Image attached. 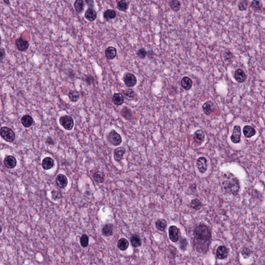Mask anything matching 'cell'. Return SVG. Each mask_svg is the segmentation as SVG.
<instances>
[{
    "instance_id": "6da1fadb",
    "label": "cell",
    "mask_w": 265,
    "mask_h": 265,
    "mask_svg": "<svg viewBox=\"0 0 265 265\" xmlns=\"http://www.w3.org/2000/svg\"><path fill=\"white\" fill-rule=\"evenodd\" d=\"M193 244L198 252L206 253L211 243V232L209 228L205 225H199L193 232Z\"/></svg>"
},
{
    "instance_id": "7a4b0ae2",
    "label": "cell",
    "mask_w": 265,
    "mask_h": 265,
    "mask_svg": "<svg viewBox=\"0 0 265 265\" xmlns=\"http://www.w3.org/2000/svg\"><path fill=\"white\" fill-rule=\"evenodd\" d=\"M223 187L229 194L236 195L240 189V184L238 179L232 173L225 175L222 182Z\"/></svg>"
},
{
    "instance_id": "3957f363",
    "label": "cell",
    "mask_w": 265,
    "mask_h": 265,
    "mask_svg": "<svg viewBox=\"0 0 265 265\" xmlns=\"http://www.w3.org/2000/svg\"><path fill=\"white\" fill-rule=\"evenodd\" d=\"M0 135L5 141L12 143L15 139V134L11 129L7 127H3L0 129Z\"/></svg>"
},
{
    "instance_id": "277c9868",
    "label": "cell",
    "mask_w": 265,
    "mask_h": 265,
    "mask_svg": "<svg viewBox=\"0 0 265 265\" xmlns=\"http://www.w3.org/2000/svg\"><path fill=\"white\" fill-rule=\"evenodd\" d=\"M59 123L61 126L67 130H71L74 126L73 119L69 115H65L61 117L59 119Z\"/></svg>"
},
{
    "instance_id": "5b68a950",
    "label": "cell",
    "mask_w": 265,
    "mask_h": 265,
    "mask_svg": "<svg viewBox=\"0 0 265 265\" xmlns=\"http://www.w3.org/2000/svg\"><path fill=\"white\" fill-rule=\"evenodd\" d=\"M108 140L109 142L114 146H119L122 141L121 135L114 130H112L108 134Z\"/></svg>"
},
{
    "instance_id": "8992f818",
    "label": "cell",
    "mask_w": 265,
    "mask_h": 265,
    "mask_svg": "<svg viewBox=\"0 0 265 265\" xmlns=\"http://www.w3.org/2000/svg\"><path fill=\"white\" fill-rule=\"evenodd\" d=\"M241 135V132L240 126L238 125L234 126L233 134L230 137L231 141L235 144L239 143L240 141Z\"/></svg>"
},
{
    "instance_id": "52a82bcc",
    "label": "cell",
    "mask_w": 265,
    "mask_h": 265,
    "mask_svg": "<svg viewBox=\"0 0 265 265\" xmlns=\"http://www.w3.org/2000/svg\"><path fill=\"white\" fill-rule=\"evenodd\" d=\"M169 237L170 240L173 242L178 241L179 238V230L176 226H171L168 229Z\"/></svg>"
},
{
    "instance_id": "ba28073f",
    "label": "cell",
    "mask_w": 265,
    "mask_h": 265,
    "mask_svg": "<svg viewBox=\"0 0 265 265\" xmlns=\"http://www.w3.org/2000/svg\"><path fill=\"white\" fill-rule=\"evenodd\" d=\"M124 82L126 86L129 87H133L136 84L137 78L133 74L127 73L124 77Z\"/></svg>"
},
{
    "instance_id": "9c48e42d",
    "label": "cell",
    "mask_w": 265,
    "mask_h": 265,
    "mask_svg": "<svg viewBox=\"0 0 265 265\" xmlns=\"http://www.w3.org/2000/svg\"><path fill=\"white\" fill-rule=\"evenodd\" d=\"M196 166L199 172L201 173H205L207 170V160L204 157H200L197 159Z\"/></svg>"
},
{
    "instance_id": "30bf717a",
    "label": "cell",
    "mask_w": 265,
    "mask_h": 265,
    "mask_svg": "<svg viewBox=\"0 0 265 265\" xmlns=\"http://www.w3.org/2000/svg\"><path fill=\"white\" fill-rule=\"evenodd\" d=\"M16 45L19 51H25L29 48V43L27 41L19 37L16 40Z\"/></svg>"
},
{
    "instance_id": "8fae6325",
    "label": "cell",
    "mask_w": 265,
    "mask_h": 265,
    "mask_svg": "<svg viewBox=\"0 0 265 265\" xmlns=\"http://www.w3.org/2000/svg\"><path fill=\"white\" fill-rule=\"evenodd\" d=\"M56 184L61 189H64L68 184V179L63 174H59L56 178Z\"/></svg>"
},
{
    "instance_id": "7c38bea8",
    "label": "cell",
    "mask_w": 265,
    "mask_h": 265,
    "mask_svg": "<svg viewBox=\"0 0 265 265\" xmlns=\"http://www.w3.org/2000/svg\"><path fill=\"white\" fill-rule=\"evenodd\" d=\"M215 106L214 104L211 100L207 101L203 104L202 106V109L203 110V113L206 114L207 116H210L212 114V113L214 111Z\"/></svg>"
},
{
    "instance_id": "4fadbf2b",
    "label": "cell",
    "mask_w": 265,
    "mask_h": 265,
    "mask_svg": "<svg viewBox=\"0 0 265 265\" xmlns=\"http://www.w3.org/2000/svg\"><path fill=\"white\" fill-rule=\"evenodd\" d=\"M126 150L123 147L116 148L113 152V157L116 162H120L122 160L124 154L126 153Z\"/></svg>"
},
{
    "instance_id": "5bb4252c",
    "label": "cell",
    "mask_w": 265,
    "mask_h": 265,
    "mask_svg": "<svg viewBox=\"0 0 265 265\" xmlns=\"http://www.w3.org/2000/svg\"><path fill=\"white\" fill-rule=\"evenodd\" d=\"M205 138V135L204 132L201 130H197L194 132L193 135V139L196 143L200 145L203 143Z\"/></svg>"
},
{
    "instance_id": "9a60e30c",
    "label": "cell",
    "mask_w": 265,
    "mask_h": 265,
    "mask_svg": "<svg viewBox=\"0 0 265 265\" xmlns=\"http://www.w3.org/2000/svg\"><path fill=\"white\" fill-rule=\"evenodd\" d=\"M4 164L6 167L9 169H11L16 167L17 160L14 156H8L4 159Z\"/></svg>"
},
{
    "instance_id": "2e32d148",
    "label": "cell",
    "mask_w": 265,
    "mask_h": 265,
    "mask_svg": "<svg viewBox=\"0 0 265 265\" xmlns=\"http://www.w3.org/2000/svg\"><path fill=\"white\" fill-rule=\"evenodd\" d=\"M235 79L239 83H243L246 79V75L242 69H238L235 72L234 74Z\"/></svg>"
},
{
    "instance_id": "e0dca14e",
    "label": "cell",
    "mask_w": 265,
    "mask_h": 265,
    "mask_svg": "<svg viewBox=\"0 0 265 265\" xmlns=\"http://www.w3.org/2000/svg\"><path fill=\"white\" fill-rule=\"evenodd\" d=\"M216 257L219 259H224L227 257L228 250L225 246H220L218 247L216 253Z\"/></svg>"
},
{
    "instance_id": "ac0fdd59",
    "label": "cell",
    "mask_w": 265,
    "mask_h": 265,
    "mask_svg": "<svg viewBox=\"0 0 265 265\" xmlns=\"http://www.w3.org/2000/svg\"><path fill=\"white\" fill-rule=\"evenodd\" d=\"M41 165L45 170H49L54 166V161L51 157H46L43 159Z\"/></svg>"
},
{
    "instance_id": "d6986e66",
    "label": "cell",
    "mask_w": 265,
    "mask_h": 265,
    "mask_svg": "<svg viewBox=\"0 0 265 265\" xmlns=\"http://www.w3.org/2000/svg\"><path fill=\"white\" fill-rule=\"evenodd\" d=\"M84 17L86 18V19L89 21H93L97 17V14L93 8L89 7L86 11L85 14H84Z\"/></svg>"
},
{
    "instance_id": "ffe728a7",
    "label": "cell",
    "mask_w": 265,
    "mask_h": 265,
    "mask_svg": "<svg viewBox=\"0 0 265 265\" xmlns=\"http://www.w3.org/2000/svg\"><path fill=\"white\" fill-rule=\"evenodd\" d=\"M117 51L115 48L112 46L107 48L105 50V56L108 60H113L116 57Z\"/></svg>"
},
{
    "instance_id": "44dd1931",
    "label": "cell",
    "mask_w": 265,
    "mask_h": 265,
    "mask_svg": "<svg viewBox=\"0 0 265 265\" xmlns=\"http://www.w3.org/2000/svg\"><path fill=\"white\" fill-rule=\"evenodd\" d=\"M193 81L190 78L188 77H184L181 79V86L186 90H189L192 88Z\"/></svg>"
},
{
    "instance_id": "7402d4cb",
    "label": "cell",
    "mask_w": 265,
    "mask_h": 265,
    "mask_svg": "<svg viewBox=\"0 0 265 265\" xmlns=\"http://www.w3.org/2000/svg\"><path fill=\"white\" fill-rule=\"evenodd\" d=\"M243 133L246 138H251L256 134V130L250 126H245L243 128Z\"/></svg>"
},
{
    "instance_id": "603a6c76",
    "label": "cell",
    "mask_w": 265,
    "mask_h": 265,
    "mask_svg": "<svg viewBox=\"0 0 265 265\" xmlns=\"http://www.w3.org/2000/svg\"><path fill=\"white\" fill-rule=\"evenodd\" d=\"M113 100L115 105L120 106L124 103V96L120 93H116L113 95Z\"/></svg>"
},
{
    "instance_id": "cb8c5ba5",
    "label": "cell",
    "mask_w": 265,
    "mask_h": 265,
    "mask_svg": "<svg viewBox=\"0 0 265 265\" xmlns=\"http://www.w3.org/2000/svg\"><path fill=\"white\" fill-rule=\"evenodd\" d=\"M102 233L104 236L106 237L112 236L113 233V224H105L102 229Z\"/></svg>"
},
{
    "instance_id": "d4e9b609",
    "label": "cell",
    "mask_w": 265,
    "mask_h": 265,
    "mask_svg": "<svg viewBox=\"0 0 265 265\" xmlns=\"http://www.w3.org/2000/svg\"><path fill=\"white\" fill-rule=\"evenodd\" d=\"M121 116L126 120H132V119H133V114L131 110L130 109L126 107H124V108L122 109L121 110Z\"/></svg>"
},
{
    "instance_id": "484cf974",
    "label": "cell",
    "mask_w": 265,
    "mask_h": 265,
    "mask_svg": "<svg viewBox=\"0 0 265 265\" xmlns=\"http://www.w3.org/2000/svg\"><path fill=\"white\" fill-rule=\"evenodd\" d=\"M129 242L126 238H121L118 242L117 246L121 251H126L129 246Z\"/></svg>"
},
{
    "instance_id": "4316f807",
    "label": "cell",
    "mask_w": 265,
    "mask_h": 265,
    "mask_svg": "<svg viewBox=\"0 0 265 265\" xmlns=\"http://www.w3.org/2000/svg\"><path fill=\"white\" fill-rule=\"evenodd\" d=\"M130 242L134 247L137 248L141 246L142 244V240L141 238L139 235L137 234H134L132 235L130 238Z\"/></svg>"
},
{
    "instance_id": "83f0119b",
    "label": "cell",
    "mask_w": 265,
    "mask_h": 265,
    "mask_svg": "<svg viewBox=\"0 0 265 265\" xmlns=\"http://www.w3.org/2000/svg\"><path fill=\"white\" fill-rule=\"evenodd\" d=\"M251 7L255 11H260L263 7V3L262 0H252Z\"/></svg>"
},
{
    "instance_id": "f1b7e54d",
    "label": "cell",
    "mask_w": 265,
    "mask_h": 265,
    "mask_svg": "<svg viewBox=\"0 0 265 265\" xmlns=\"http://www.w3.org/2000/svg\"><path fill=\"white\" fill-rule=\"evenodd\" d=\"M68 97L72 102H77L80 98V93L79 91L76 90H71L68 92Z\"/></svg>"
},
{
    "instance_id": "f546056e",
    "label": "cell",
    "mask_w": 265,
    "mask_h": 265,
    "mask_svg": "<svg viewBox=\"0 0 265 265\" xmlns=\"http://www.w3.org/2000/svg\"><path fill=\"white\" fill-rule=\"evenodd\" d=\"M169 5L173 11L178 12L180 10L181 4L179 0H171L169 3Z\"/></svg>"
},
{
    "instance_id": "4dcf8cb0",
    "label": "cell",
    "mask_w": 265,
    "mask_h": 265,
    "mask_svg": "<svg viewBox=\"0 0 265 265\" xmlns=\"http://www.w3.org/2000/svg\"><path fill=\"white\" fill-rule=\"evenodd\" d=\"M22 125L25 127H30L33 123V120L29 115H25L21 119Z\"/></svg>"
},
{
    "instance_id": "1f68e13d",
    "label": "cell",
    "mask_w": 265,
    "mask_h": 265,
    "mask_svg": "<svg viewBox=\"0 0 265 265\" xmlns=\"http://www.w3.org/2000/svg\"><path fill=\"white\" fill-rule=\"evenodd\" d=\"M93 178L96 182L102 183L105 180V175L102 172L97 171L94 174Z\"/></svg>"
},
{
    "instance_id": "d6a6232c",
    "label": "cell",
    "mask_w": 265,
    "mask_h": 265,
    "mask_svg": "<svg viewBox=\"0 0 265 265\" xmlns=\"http://www.w3.org/2000/svg\"><path fill=\"white\" fill-rule=\"evenodd\" d=\"M104 18L106 20H110L116 17V11L113 10H107L104 13Z\"/></svg>"
},
{
    "instance_id": "836d02e7",
    "label": "cell",
    "mask_w": 265,
    "mask_h": 265,
    "mask_svg": "<svg viewBox=\"0 0 265 265\" xmlns=\"http://www.w3.org/2000/svg\"><path fill=\"white\" fill-rule=\"evenodd\" d=\"M156 227L160 231H164L167 227L166 221L165 220H158L156 222Z\"/></svg>"
},
{
    "instance_id": "e575fe53",
    "label": "cell",
    "mask_w": 265,
    "mask_h": 265,
    "mask_svg": "<svg viewBox=\"0 0 265 265\" xmlns=\"http://www.w3.org/2000/svg\"><path fill=\"white\" fill-rule=\"evenodd\" d=\"M190 207L192 209H193L196 211H198L202 208V202H200V200H199L198 199H194L193 200H192V202L190 203Z\"/></svg>"
},
{
    "instance_id": "d590c367",
    "label": "cell",
    "mask_w": 265,
    "mask_h": 265,
    "mask_svg": "<svg viewBox=\"0 0 265 265\" xmlns=\"http://www.w3.org/2000/svg\"><path fill=\"white\" fill-rule=\"evenodd\" d=\"M123 94H124V96L126 97V99H127L128 100H133L134 98H135V92H134V91L132 90V89H126V90L123 91Z\"/></svg>"
},
{
    "instance_id": "8d00e7d4",
    "label": "cell",
    "mask_w": 265,
    "mask_h": 265,
    "mask_svg": "<svg viewBox=\"0 0 265 265\" xmlns=\"http://www.w3.org/2000/svg\"><path fill=\"white\" fill-rule=\"evenodd\" d=\"M83 6L84 3L83 0H76L74 3V7H75L76 11L78 13H80L83 11Z\"/></svg>"
},
{
    "instance_id": "74e56055",
    "label": "cell",
    "mask_w": 265,
    "mask_h": 265,
    "mask_svg": "<svg viewBox=\"0 0 265 265\" xmlns=\"http://www.w3.org/2000/svg\"><path fill=\"white\" fill-rule=\"evenodd\" d=\"M117 7L120 11H126L128 9L129 5L125 0H121L118 3Z\"/></svg>"
},
{
    "instance_id": "f35d334b",
    "label": "cell",
    "mask_w": 265,
    "mask_h": 265,
    "mask_svg": "<svg viewBox=\"0 0 265 265\" xmlns=\"http://www.w3.org/2000/svg\"><path fill=\"white\" fill-rule=\"evenodd\" d=\"M89 238L86 234H83L80 239V242L83 248H86L89 245Z\"/></svg>"
},
{
    "instance_id": "ab89813d",
    "label": "cell",
    "mask_w": 265,
    "mask_h": 265,
    "mask_svg": "<svg viewBox=\"0 0 265 265\" xmlns=\"http://www.w3.org/2000/svg\"><path fill=\"white\" fill-rule=\"evenodd\" d=\"M248 7V1L247 0H241L238 4V9L240 11H245Z\"/></svg>"
},
{
    "instance_id": "60d3db41",
    "label": "cell",
    "mask_w": 265,
    "mask_h": 265,
    "mask_svg": "<svg viewBox=\"0 0 265 265\" xmlns=\"http://www.w3.org/2000/svg\"><path fill=\"white\" fill-rule=\"evenodd\" d=\"M137 54L138 57L141 59H144L146 58L147 54V51L143 48H141L137 52Z\"/></svg>"
},
{
    "instance_id": "b9f144b4",
    "label": "cell",
    "mask_w": 265,
    "mask_h": 265,
    "mask_svg": "<svg viewBox=\"0 0 265 265\" xmlns=\"http://www.w3.org/2000/svg\"><path fill=\"white\" fill-rule=\"evenodd\" d=\"M252 252L248 248H243L241 251L242 255L243 256V257L245 259H248L251 256Z\"/></svg>"
},
{
    "instance_id": "7bdbcfd3",
    "label": "cell",
    "mask_w": 265,
    "mask_h": 265,
    "mask_svg": "<svg viewBox=\"0 0 265 265\" xmlns=\"http://www.w3.org/2000/svg\"><path fill=\"white\" fill-rule=\"evenodd\" d=\"M85 81L88 85H91L93 84L94 81V79L93 77L92 76V75H88L86 76L85 78Z\"/></svg>"
},
{
    "instance_id": "ee69618b",
    "label": "cell",
    "mask_w": 265,
    "mask_h": 265,
    "mask_svg": "<svg viewBox=\"0 0 265 265\" xmlns=\"http://www.w3.org/2000/svg\"><path fill=\"white\" fill-rule=\"evenodd\" d=\"M233 56V54L230 51H227L224 54V57L226 60H229V59H232Z\"/></svg>"
},
{
    "instance_id": "f6af8a7d",
    "label": "cell",
    "mask_w": 265,
    "mask_h": 265,
    "mask_svg": "<svg viewBox=\"0 0 265 265\" xmlns=\"http://www.w3.org/2000/svg\"><path fill=\"white\" fill-rule=\"evenodd\" d=\"M5 51L3 48H0V61L2 60L5 57Z\"/></svg>"
},
{
    "instance_id": "bcb514c9",
    "label": "cell",
    "mask_w": 265,
    "mask_h": 265,
    "mask_svg": "<svg viewBox=\"0 0 265 265\" xmlns=\"http://www.w3.org/2000/svg\"><path fill=\"white\" fill-rule=\"evenodd\" d=\"M85 1H86V3L89 7L92 8L94 6L93 0H85Z\"/></svg>"
},
{
    "instance_id": "7dc6e473",
    "label": "cell",
    "mask_w": 265,
    "mask_h": 265,
    "mask_svg": "<svg viewBox=\"0 0 265 265\" xmlns=\"http://www.w3.org/2000/svg\"><path fill=\"white\" fill-rule=\"evenodd\" d=\"M46 143L49 145H53L54 143L53 140L50 137H48L46 139Z\"/></svg>"
},
{
    "instance_id": "c3c4849f",
    "label": "cell",
    "mask_w": 265,
    "mask_h": 265,
    "mask_svg": "<svg viewBox=\"0 0 265 265\" xmlns=\"http://www.w3.org/2000/svg\"><path fill=\"white\" fill-rule=\"evenodd\" d=\"M3 1L7 5H10V0H3Z\"/></svg>"
},
{
    "instance_id": "681fc988",
    "label": "cell",
    "mask_w": 265,
    "mask_h": 265,
    "mask_svg": "<svg viewBox=\"0 0 265 265\" xmlns=\"http://www.w3.org/2000/svg\"><path fill=\"white\" fill-rule=\"evenodd\" d=\"M1 42H2V38H1V34H0V45L1 44Z\"/></svg>"
},
{
    "instance_id": "f907efd6",
    "label": "cell",
    "mask_w": 265,
    "mask_h": 265,
    "mask_svg": "<svg viewBox=\"0 0 265 265\" xmlns=\"http://www.w3.org/2000/svg\"><path fill=\"white\" fill-rule=\"evenodd\" d=\"M2 226H1V225H0V233H1V232H2Z\"/></svg>"
}]
</instances>
